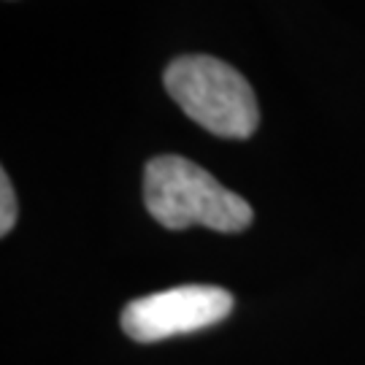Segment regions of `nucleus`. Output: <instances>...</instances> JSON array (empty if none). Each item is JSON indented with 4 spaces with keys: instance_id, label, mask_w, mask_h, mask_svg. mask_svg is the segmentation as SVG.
<instances>
[{
    "instance_id": "2",
    "label": "nucleus",
    "mask_w": 365,
    "mask_h": 365,
    "mask_svg": "<svg viewBox=\"0 0 365 365\" xmlns=\"http://www.w3.org/2000/svg\"><path fill=\"white\" fill-rule=\"evenodd\" d=\"M163 81L184 114L220 138H249L260 125L252 84L211 54L176 57Z\"/></svg>"
},
{
    "instance_id": "4",
    "label": "nucleus",
    "mask_w": 365,
    "mask_h": 365,
    "mask_svg": "<svg viewBox=\"0 0 365 365\" xmlns=\"http://www.w3.org/2000/svg\"><path fill=\"white\" fill-rule=\"evenodd\" d=\"M16 225V195L9 173H0V235H9Z\"/></svg>"
},
{
    "instance_id": "1",
    "label": "nucleus",
    "mask_w": 365,
    "mask_h": 365,
    "mask_svg": "<svg viewBox=\"0 0 365 365\" xmlns=\"http://www.w3.org/2000/svg\"><path fill=\"white\" fill-rule=\"evenodd\" d=\"M144 200L149 214L168 230L203 225L217 233H241L255 220L244 197L217 182L206 168L176 155L149 160Z\"/></svg>"
},
{
    "instance_id": "3",
    "label": "nucleus",
    "mask_w": 365,
    "mask_h": 365,
    "mask_svg": "<svg viewBox=\"0 0 365 365\" xmlns=\"http://www.w3.org/2000/svg\"><path fill=\"white\" fill-rule=\"evenodd\" d=\"M230 312H233V295L227 289L187 284L130 300L122 312V330L133 341L152 344L217 325Z\"/></svg>"
}]
</instances>
